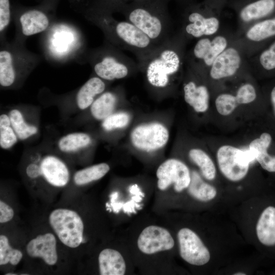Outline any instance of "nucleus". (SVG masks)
I'll return each instance as SVG.
<instances>
[{
  "mask_svg": "<svg viewBox=\"0 0 275 275\" xmlns=\"http://www.w3.org/2000/svg\"><path fill=\"white\" fill-rule=\"evenodd\" d=\"M71 4L74 10L101 31L105 42L131 52L137 60L158 46L134 24L116 19L113 14L93 7L86 0H71Z\"/></svg>",
  "mask_w": 275,
  "mask_h": 275,
  "instance_id": "obj_1",
  "label": "nucleus"
},
{
  "mask_svg": "<svg viewBox=\"0 0 275 275\" xmlns=\"http://www.w3.org/2000/svg\"><path fill=\"white\" fill-rule=\"evenodd\" d=\"M186 39L181 31L145 57L137 60L150 86L166 90L181 73L185 64Z\"/></svg>",
  "mask_w": 275,
  "mask_h": 275,
  "instance_id": "obj_2",
  "label": "nucleus"
},
{
  "mask_svg": "<svg viewBox=\"0 0 275 275\" xmlns=\"http://www.w3.org/2000/svg\"><path fill=\"white\" fill-rule=\"evenodd\" d=\"M169 1L139 0L125 5L118 12L155 45H160L174 35L168 8Z\"/></svg>",
  "mask_w": 275,
  "mask_h": 275,
  "instance_id": "obj_3",
  "label": "nucleus"
},
{
  "mask_svg": "<svg viewBox=\"0 0 275 275\" xmlns=\"http://www.w3.org/2000/svg\"><path fill=\"white\" fill-rule=\"evenodd\" d=\"M41 57L29 50L25 43L13 40L1 41L0 86L5 90L21 88L39 65Z\"/></svg>",
  "mask_w": 275,
  "mask_h": 275,
  "instance_id": "obj_4",
  "label": "nucleus"
},
{
  "mask_svg": "<svg viewBox=\"0 0 275 275\" xmlns=\"http://www.w3.org/2000/svg\"><path fill=\"white\" fill-rule=\"evenodd\" d=\"M84 61L90 65L96 76L105 81L125 78L139 69L138 63L105 41L100 46L88 49Z\"/></svg>",
  "mask_w": 275,
  "mask_h": 275,
  "instance_id": "obj_5",
  "label": "nucleus"
},
{
  "mask_svg": "<svg viewBox=\"0 0 275 275\" xmlns=\"http://www.w3.org/2000/svg\"><path fill=\"white\" fill-rule=\"evenodd\" d=\"M24 173L34 182L43 181L48 185L63 187L70 179V171L59 155L46 150H33L28 154Z\"/></svg>",
  "mask_w": 275,
  "mask_h": 275,
  "instance_id": "obj_6",
  "label": "nucleus"
},
{
  "mask_svg": "<svg viewBox=\"0 0 275 275\" xmlns=\"http://www.w3.org/2000/svg\"><path fill=\"white\" fill-rule=\"evenodd\" d=\"M60 0H42L31 7H18L12 10L15 25L14 40L25 43L30 36L46 32L54 22Z\"/></svg>",
  "mask_w": 275,
  "mask_h": 275,
  "instance_id": "obj_7",
  "label": "nucleus"
},
{
  "mask_svg": "<svg viewBox=\"0 0 275 275\" xmlns=\"http://www.w3.org/2000/svg\"><path fill=\"white\" fill-rule=\"evenodd\" d=\"M223 8L210 0L188 4L183 15L180 31L186 40L214 35L220 27V13Z\"/></svg>",
  "mask_w": 275,
  "mask_h": 275,
  "instance_id": "obj_8",
  "label": "nucleus"
},
{
  "mask_svg": "<svg viewBox=\"0 0 275 275\" xmlns=\"http://www.w3.org/2000/svg\"><path fill=\"white\" fill-rule=\"evenodd\" d=\"M49 223L60 240L66 246L76 248L83 240L84 225L75 211L58 208L51 212Z\"/></svg>",
  "mask_w": 275,
  "mask_h": 275,
  "instance_id": "obj_9",
  "label": "nucleus"
},
{
  "mask_svg": "<svg viewBox=\"0 0 275 275\" xmlns=\"http://www.w3.org/2000/svg\"><path fill=\"white\" fill-rule=\"evenodd\" d=\"M168 129L159 123L142 124L135 127L131 132L130 140L137 149L151 152L163 147L168 142Z\"/></svg>",
  "mask_w": 275,
  "mask_h": 275,
  "instance_id": "obj_10",
  "label": "nucleus"
},
{
  "mask_svg": "<svg viewBox=\"0 0 275 275\" xmlns=\"http://www.w3.org/2000/svg\"><path fill=\"white\" fill-rule=\"evenodd\" d=\"M157 186L161 190L174 184L177 192H181L188 187L191 175L188 167L176 159H169L162 163L156 171Z\"/></svg>",
  "mask_w": 275,
  "mask_h": 275,
  "instance_id": "obj_11",
  "label": "nucleus"
},
{
  "mask_svg": "<svg viewBox=\"0 0 275 275\" xmlns=\"http://www.w3.org/2000/svg\"><path fill=\"white\" fill-rule=\"evenodd\" d=\"M179 252L181 258L188 263L201 266L210 260V255L198 235L188 228H182L178 233Z\"/></svg>",
  "mask_w": 275,
  "mask_h": 275,
  "instance_id": "obj_12",
  "label": "nucleus"
},
{
  "mask_svg": "<svg viewBox=\"0 0 275 275\" xmlns=\"http://www.w3.org/2000/svg\"><path fill=\"white\" fill-rule=\"evenodd\" d=\"M239 21L248 26L275 12V0H228Z\"/></svg>",
  "mask_w": 275,
  "mask_h": 275,
  "instance_id": "obj_13",
  "label": "nucleus"
},
{
  "mask_svg": "<svg viewBox=\"0 0 275 275\" xmlns=\"http://www.w3.org/2000/svg\"><path fill=\"white\" fill-rule=\"evenodd\" d=\"M243 57L240 48L229 45L209 68L210 77L214 80H221L234 76L244 64Z\"/></svg>",
  "mask_w": 275,
  "mask_h": 275,
  "instance_id": "obj_14",
  "label": "nucleus"
},
{
  "mask_svg": "<svg viewBox=\"0 0 275 275\" xmlns=\"http://www.w3.org/2000/svg\"><path fill=\"white\" fill-rule=\"evenodd\" d=\"M174 245V239L166 229L156 226L145 228L138 239L139 250L146 254L170 250Z\"/></svg>",
  "mask_w": 275,
  "mask_h": 275,
  "instance_id": "obj_15",
  "label": "nucleus"
},
{
  "mask_svg": "<svg viewBox=\"0 0 275 275\" xmlns=\"http://www.w3.org/2000/svg\"><path fill=\"white\" fill-rule=\"evenodd\" d=\"M239 149L224 145L218 149L216 156L222 174L232 181H238L246 175L249 166L243 164L238 157Z\"/></svg>",
  "mask_w": 275,
  "mask_h": 275,
  "instance_id": "obj_16",
  "label": "nucleus"
},
{
  "mask_svg": "<svg viewBox=\"0 0 275 275\" xmlns=\"http://www.w3.org/2000/svg\"><path fill=\"white\" fill-rule=\"evenodd\" d=\"M0 117L6 121L19 142L26 141L39 132L38 124L30 120L18 107H12L2 113Z\"/></svg>",
  "mask_w": 275,
  "mask_h": 275,
  "instance_id": "obj_17",
  "label": "nucleus"
},
{
  "mask_svg": "<svg viewBox=\"0 0 275 275\" xmlns=\"http://www.w3.org/2000/svg\"><path fill=\"white\" fill-rule=\"evenodd\" d=\"M26 251L31 258H40L48 265H55L58 260L57 240L51 233L37 236L32 239L26 246Z\"/></svg>",
  "mask_w": 275,
  "mask_h": 275,
  "instance_id": "obj_18",
  "label": "nucleus"
},
{
  "mask_svg": "<svg viewBox=\"0 0 275 275\" xmlns=\"http://www.w3.org/2000/svg\"><path fill=\"white\" fill-rule=\"evenodd\" d=\"M106 81L95 75L88 79L81 86L67 97L72 100L80 110H85L92 105L94 100L106 88Z\"/></svg>",
  "mask_w": 275,
  "mask_h": 275,
  "instance_id": "obj_19",
  "label": "nucleus"
},
{
  "mask_svg": "<svg viewBox=\"0 0 275 275\" xmlns=\"http://www.w3.org/2000/svg\"><path fill=\"white\" fill-rule=\"evenodd\" d=\"M183 91L185 101L196 112L204 113L208 109L209 93L206 86L190 79L184 83Z\"/></svg>",
  "mask_w": 275,
  "mask_h": 275,
  "instance_id": "obj_20",
  "label": "nucleus"
},
{
  "mask_svg": "<svg viewBox=\"0 0 275 275\" xmlns=\"http://www.w3.org/2000/svg\"><path fill=\"white\" fill-rule=\"evenodd\" d=\"M99 272L101 275H123L126 264L122 255L112 249L103 250L98 257Z\"/></svg>",
  "mask_w": 275,
  "mask_h": 275,
  "instance_id": "obj_21",
  "label": "nucleus"
},
{
  "mask_svg": "<svg viewBox=\"0 0 275 275\" xmlns=\"http://www.w3.org/2000/svg\"><path fill=\"white\" fill-rule=\"evenodd\" d=\"M256 233L263 244L275 245V207L269 206L262 212L257 224Z\"/></svg>",
  "mask_w": 275,
  "mask_h": 275,
  "instance_id": "obj_22",
  "label": "nucleus"
},
{
  "mask_svg": "<svg viewBox=\"0 0 275 275\" xmlns=\"http://www.w3.org/2000/svg\"><path fill=\"white\" fill-rule=\"evenodd\" d=\"M92 142L91 136L84 132H74L61 136L57 141L60 152L69 154H76L90 146Z\"/></svg>",
  "mask_w": 275,
  "mask_h": 275,
  "instance_id": "obj_23",
  "label": "nucleus"
},
{
  "mask_svg": "<svg viewBox=\"0 0 275 275\" xmlns=\"http://www.w3.org/2000/svg\"><path fill=\"white\" fill-rule=\"evenodd\" d=\"M118 98L117 92L105 91L89 107L92 117L97 120L103 121L113 114L118 102Z\"/></svg>",
  "mask_w": 275,
  "mask_h": 275,
  "instance_id": "obj_24",
  "label": "nucleus"
},
{
  "mask_svg": "<svg viewBox=\"0 0 275 275\" xmlns=\"http://www.w3.org/2000/svg\"><path fill=\"white\" fill-rule=\"evenodd\" d=\"M271 142V135L264 132L259 138L251 142L249 148L256 152V160L263 169L269 172H275V156L269 155L267 151Z\"/></svg>",
  "mask_w": 275,
  "mask_h": 275,
  "instance_id": "obj_25",
  "label": "nucleus"
},
{
  "mask_svg": "<svg viewBox=\"0 0 275 275\" xmlns=\"http://www.w3.org/2000/svg\"><path fill=\"white\" fill-rule=\"evenodd\" d=\"M275 36V17L265 19L249 26L244 38L251 43H259Z\"/></svg>",
  "mask_w": 275,
  "mask_h": 275,
  "instance_id": "obj_26",
  "label": "nucleus"
},
{
  "mask_svg": "<svg viewBox=\"0 0 275 275\" xmlns=\"http://www.w3.org/2000/svg\"><path fill=\"white\" fill-rule=\"evenodd\" d=\"M187 188L190 196L202 202H207L212 200L217 193L215 187L204 182L196 172L192 173L190 182Z\"/></svg>",
  "mask_w": 275,
  "mask_h": 275,
  "instance_id": "obj_27",
  "label": "nucleus"
},
{
  "mask_svg": "<svg viewBox=\"0 0 275 275\" xmlns=\"http://www.w3.org/2000/svg\"><path fill=\"white\" fill-rule=\"evenodd\" d=\"M109 169V166L106 163L94 164L76 171L73 175V180L76 185H84L102 178Z\"/></svg>",
  "mask_w": 275,
  "mask_h": 275,
  "instance_id": "obj_28",
  "label": "nucleus"
},
{
  "mask_svg": "<svg viewBox=\"0 0 275 275\" xmlns=\"http://www.w3.org/2000/svg\"><path fill=\"white\" fill-rule=\"evenodd\" d=\"M229 45L228 39L226 36L223 35H217L211 38V42L210 47L202 60L196 65H190L197 69L200 68L201 66L209 68L216 58L222 53Z\"/></svg>",
  "mask_w": 275,
  "mask_h": 275,
  "instance_id": "obj_29",
  "label": "nucleus"
},
{
  "mask_svg": "<svg viewBox=\"0 0 275 275\" xmlns=\"http://www.w3.org/2000/svg\"><path fill=\"white\" fill-rule=\"evenodd\" d=\"M191 160L199 168L203 176L208 180H213L216 176V169L209 155L200 149H192L189 152Z\"/></svg>",
  "mask_w": 275,
  "mask_h": 275,
  "instance_id": "obj_30",
  "label": "nucleus"
},
{
  "mask_svg": "<svg viewBox=\"0 0 275 275\" xmlns=\"http://www.w3.org/2000/svg\"><path fill=\"white\" fill-rule=\"evenodd\" d=\"M23 254L18 250L15 249L10 245L8 237L4 235H0V265H5L10 263L13 265H17Z\"/></svg>",
  "mask_w": 275,
  "mask_h": 275,
  "instance_id": "obj_31",
  "label": "nucleus"
},
{
  "mask_svg": "<svg viewBox=\"0 0 275 275\" xmlns=\"http://www.w3.org/2000/svg\"><path fill=\"white\" fill-rule=\"evenodd\" d=\"M238 104L235 96L230 93L221 94L215 100L217 111L220 115L225 116L231 114Z\"/></svg>",
  "mask_w": 275,
  "mask_h": 275,
  "instance_id": "obj_32",
  "label": "nucleus"
},
{
  "mask_svg": "<svg viewBox=\"0 0 275 275\" xmlns=\"http://www.w3.org/2000/svg\"><path fill=\"white\" fill-rule=\"evenodd\" d=\"M137 1L139 0H87L93 7L112 14L118 12L125 5Z\"/></svg>",
  "mask_w": 275,
  "mask_h": 275,
  "instance_id": "obj_33",
  "label": "nucleus"
},
{
  "mask_svg": "<svg viewBox=\"0 0 275 275\" xmlns=\"http://www.w3.org/2000/svg\"><path fill=\"white\" fill-rule=\"evenodd\" d=\"M129 121L130 117L127 113H113L102 121V127L104 130L111 131L125 127Z\"/></svg>",
  "mask_w": 275,
  "mask_h": 275,
  "instance_id": "obj_34",
  "label": "nucleus"
},
{
  "mask_svg": "<svg viewBox=\"0 0 275 275\" xmlns=\"http://www.w3.org/2000/svg\"><path fill=\"white\" fill-rule=\"evenodd\" d=\"M12 11L10 0H0V39L6 40V34L11 22Z\"/></svg>",
  "mask_w": 275,
  "mask_h": 275,
  "instance_id": "obj_35",
  "label": "nucleus"
},
{
  "mask_svg": "<svg viewBox=\"0 0 275 275\" xmlns=\"http://www.w3.org/2000/svg\"><path fill=\"white\" fill-rule=\"evenodd\" d=\"M238 103L246 104L253 102L256 98V91L251 83H244L237 89L235 95Z\"/></svg>",
  "mask_w": 275,
  "mask_h": 275,
  "instance_id": "obj_36",
  "label": "nucleus"
},
{
  "mask_svg": "<svg viewBox=\"0 0 275 275\" xmlns=\"http://www.w3.org/2000/svg\"><path fill=\"white\" fill-rule=\"evenodd\" d=\"M258 62L265 70L270 71L275 69V41L259 54Z\"/></svg>",
  "mask_w": 275,
  "mask_h": 275,
  "instance_id": "obj_37",
  "label": "nucleus"
},
{
  "mask_svg": "<svg viewBox=\"0 0 275 275\" xmlns=\"http://www.w3.org/2000/svg\"><path fill=\"white\" fill-rule=\"evenodd\" d=\"M14 211L12 208L4 201H0V223H5L13 217Z\"/></svg>",
  "mask_w": 275,
  "mask_h": 275,
  "instance_id": "obj_38",
  "label": "nucleus"
},
{
  "mask_svg": "<svg viewBox=\"0 0 275 275\" xmlns=\"http://www.w3.org/2000/svg\"><path fill=\"white\" fill-rule=\"evenodd\" d=\"M129 191L132 195H136L141 192V190L137 184H134L130 186Z\"/></svg>",
  "mask_w": 275,
  "mask_h": 275,
  "instance_id": "obj_39",
  "label": "nucleus"
},
{
  "mask_svg": "<svg viewBox=\"0 0 275 275\" xmlns=\"http://www.w3.org/2000/svg\"><path fill=\"white\" fill-rule=\"evenodd\" d=\"M214 4L223 8L224 6L227 4L228 0H210Z\"/></svg>",
  "mask_w": 275,
  "mask_h": 275,
  "instance_id": "obj_40",
  "label": "nucleus"
},
{
  "mask_svg": "<svg viewBox=\"0 0 275 275\" xmlns=\"http://www.w3.org/2000/svg\"><path fill=\"white\" fill-rule=\"evenodd\" d=\"M271 101L275 113V87L271 90L270 94Z\"/></svg>",
  "mask_w": 275,
  "mask_h": 275,
  "instance_id": "obj_41",
  "label": "nucleus"
},
{
  "mask_svg": "<svg viewBox=\"0 0 275 275\" xmlns=\"http://www.w3.org/2000/svg\"><path fill=\"white\" fill-rule=\"evenodd\" d=\"M177 1H179V2H182V3H187L188 4L190 3V1L191 0H176Z\"/></svg>",
  "mask_w": 275,
  "mask_h": 275,
  "instance_id": "obj_42",
  "label": "nucleus"
},
{
  "mask_svg": "<svg viewBox=\"0 0 275 275\" xmlns=\"http://www.w3.org/2000/svg\"><path fill=\"white\" fill-rule=\"evenodd\" d=\"M6 275H16V273H15L14 272H8L5 274Z\"/></svg>",
  "mask_w": 275,
  "mask_h": 275,
  "instance_id": "obj_43",
  "label": "nucleus"
},
{
  "mask_svg": "<svg viewBox=\"0 0 275 275\" xmlns=\"http://www.w3.org/2000/svg\"><path fill=\"white\" fill-rule=\"evenodd\" d=\"M234 274H235V275H245V273H242V272H238V273H236Z\"/></svg>",
  "mask_w": 275,
  "mask_h": 275,
  "instance_id": "obj_44",
  "label": "nucleus"
}]
</instances>
